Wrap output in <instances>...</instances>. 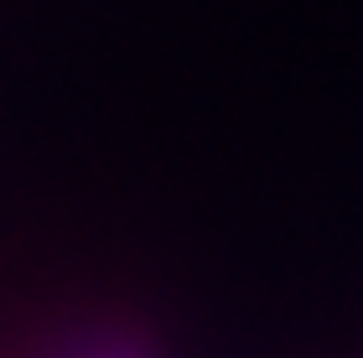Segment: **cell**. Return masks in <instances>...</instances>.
<instances>
[{"label":"cell","mask_w":363,"mask_h":358,"mask_svg":"<svg viewBox=\"0 0 363 358\" xmlns=\"http://www.w3.org/2000/svg\"><path fill=\"white\" fill-rule=\"evenodd\" d=\"M62 358H145L135 343H120V337H94V343H78Z\"/></svg>","instance_id":"cell-1"}]
</instances>
